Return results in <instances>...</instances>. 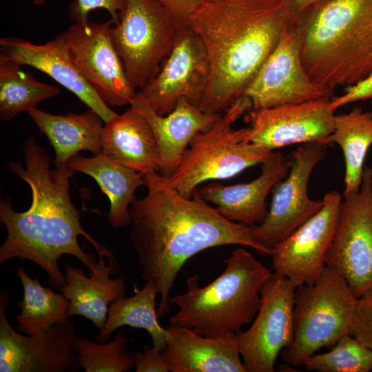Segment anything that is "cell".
<instances>
[{
	"label": "cell",
	"mask_w": 372,
	"mask_h": 372,
	"mask_svg": "<svg viewBox=\"0 0 372 372\" xmlns=\"http://www.w3.org/2000/svg\"><path fill=\"white\" fill-rule=\"evenodd\" d=\"M149 124L158 147L159 174L169 176L178 165L193 137L209 129L221 114L202 111L186 99H181L168 114L154 110L138 91L132 104Z\"/></svg>",
	"instance_id": "21"
},
{
	"label": "cell",
	"mask_w": 372,
	"mask_h": 372,
	"mask_svg": "<svg viewBox=\"0 0 372 372\" xmlns=\"http://www.w3.org/2000/svg\"><path fill=\"white\" fill-rule=\"evenodd\" d=\"M181 24L187 23L190 15L203 0H156Z\"/></svg>",
	"instance_id": "36"
},
{
	"label": "cell",
	"mask_w": 372,
	"mask_h": 372,
	"mask_svg": "<svg viewBox=\"0 0 372 372\" xmlns=\"http://www.w3.org/2000/svg\"><path fill=\"white\" fill-rule=\"evenodd\" d=\"M302 63L333 91L372 74V0H317L299 13Z\"/></svg>",
	"instance_id": "4"
},
{
	"label": "cell",
	"mask_w": 372,
	"mask_h": 372,
	"mask_svg": "<svg viewBox=\"0 0 372 372\" xmlns=\"http://www.w3.org/2000/svg\"><path fill=\"white\" fill-rule=\"evenodd\" d=\"M371 105H372V104H371Z\"/></svg>",
	"instance_id": "38"
},
{
	"label": "cell",
	"mask_w": 372,
	"mask_h": 372,
	"mask_svg": "<svg viewBox=\"0 0 372 372\" xmlns=\"http://www.w3.org/2000/svg\"><path fill=\"white\" fill-rule=\"evenodd\" d=\"M329 99L252 110L245 140L273 151L296 143L330 145L335 112Z\"/></svg>",
	"instance_id": "16"
},
{
	"label": "cell",
	"mask_w": 372,
	"mask_h": 372,
	"mask_svg": "<svg viewBox=\"0 0 372 372\" xmlns=\"http://www.w3.org/2000/svg\"><path fill=\"white\" fill-rule=\"evenodd\" d=\"M23 154L25 167L15 161H10L8 166L30 187L32 203L23 212L12 209L10 198L0 203V220L7 231L0 247V265L15 258L32 261L45 272L49 285L60 290L66 285L58 264L63 255L76 258L88 272L97 262L94 254L81 247L80 235L92 243L99 256L116 264L111 250L95 240L81 225L80 212L70 194V179L76 172L67 165L50 169V155L33 136L25 142Z\"/></svg>",
	"instance_id": "2"
},
{
	"label": "cell",
	"mask_w": 372,
	"mask_h": 372,
	"mask_svg": "<svg viewBox=\"0 0 372 372\" xmlns=\"http://www.w3.org/2000/svg\"><path fill=\"white\" fill-rule=\"evenodd\" d=\"M330 142L340 146L344 158L342 196L358 192L366 155L372 145V112L356 107L349 112L335 114Z\"/></svg>",
	"instance_id": "26"
},
{
	"label": "cell",
	"mask_w": 372,
	"mask_h": 372,
	"mask_svg": "<svg viewBox=\"0 0 372 372\" xmlns=\"http://www.w3.org/2000/svg\"><path fill=\"white\" fill-rule=\"evenodd\" d=\"M207 78L204 47L187 23L180 26L174 48L157 74L138 92L154 110L164 116L181 99L198 107Z\"/></svg>",
	"instance_id": "17"
},
{
	"label": "cell",
	"mask_w": 372,
	"mask_h": 372,
	"mask_svg": "<svg viewBox=\"0 0 372 372\" xmlns=\"http://www.w3.org/2000/svg\"><path fill=\"white\" fill-rule=\"evenodd\" d=\"M157 294L158 290L154 282L147 281L133 296L123 297L113 302L104 326L95 335L96 340L107 342L117 329L129 326L147 331L152 338L153 346L162 351L166 346L167 331L158 322L156 308Z\"/></svg>",
	"instance_id": "27"
},
{
	"label": "cell",
	"mask_w": 372,
	"mask_h": 372,
	"mask_svg": "<svg viewBox=\"0 0 372 372\" xmlns=\"http://www.w3.org/2000/svg\"><path fill=\"white\" fill-rule=\"evenodd\" d=\"M343 198L338 190L322 198L321 209L271 249L274 273L296 287L315 282L326 267Z\"/></svg>",
	"instance_id": "15"
},
{
	"label": "cell",
	"mask_w": 372,
	"mask_h": 372,
	"mask_svg": "<svg viewBox=\"0 0 372 372\" xmlns=\"http://www.w3.org/2000/svg\"><path fill=\"white\" fill-rule=\"evenodd\" d=\"M372 99V74L355 85L346 87L344 92L330 100V109L335 112L338 108L358 101Z\"/></svg>",
	"instance_id": "35"
},
{
	"label": "cell",
	"mask_w": 372,
	"mask_h": 372,
	"mask_svg": "<svg viewBox=\"0 0 372 372\" xmlns=\"http://www.w3.org/2000/svg\"><path fill=\"white\" fill-rule=\"evenodd\" d=\"M46 0H34L36 5H41ZM125 8V0H76L71 5V15L74 22H88V14L96 9H105L111 16L114 23Z\"/></svg>",
	"instance_id": "32"
},
{
	"label": "cell",
	"mask_w": 372,
	"mask_h": 372,
	"mask_svg": "<svg viewBox=\"0 0 372 372\" xmlns=\"http://www.w3.org/2000/svg\"><path fill=\"white\" fill-rule=\"evenodd\" d=\"M224 262V271L209 285L200 287L195 275L186 280L183 293L169 298V304L179 309L169 319L170 325L220 338L238 334L254 320L261 304L260 291L272 272L244 247L234 250Z\"/></svg>",
	"instance_id": "5"
},
{
	"label": "cell",
	"mask_w": 372,
	"mask_h": 372,
	"mask_svg": "<svg viewBox=\"0 0 372 372\" xmlns=\"http://www.w3.org/2000/svg\"><path fill=\"white\" fill-rule=\"evenodd\" d=\"M317 0H291L293 6L298 13L301 12Z\"/></svg>",
	"instance_id": "37"
},
{
	"label": "cell",
	"mask_w": 372,
	"mask_h": 372,
	"mask_svg": "<svg viewBox=\"0 0 372 372\" xmlns=\"http://www.w3.org/2000/svg\"><path fill=\"white\" fill-rule=\"evenodd\" d=\"M333 94L334 91L316 83L305 70L296 23L282 37L242 96L249 100L252 110H258L320 99H331Z\"/></svg>",
	"instance_id": "14"
},
{
	"label": "cell",
	"mask_w": 372,
	"mask_h": 372,
	"mask_svg": "<svg viewBox=\"0 0 372 372\" xmlns=\"http://www.w3.org/2000/svg\"><path fill=\"white\" fill-rule=\"evenodd\" d=\"M303 365L318 372H369L372 370V349L347 334L329 351L307 358Z\"/></svg>",
	"instance_id": "31"
},
{
	"label": "cell",
	"mask_w": 372,
	"mask_h": 372,
	"mask_svg": "<svg viewBox=\"0 0 372 372\" xmlns=\"http://www.w3.org/2000/svg\"><path fill=\"white\" fill-rule=\"evenodd\" d=\"M326 147L307 143L292 152L289 172L272 189L266 218L260 224L251 226L257 240L271 251L322 207V198L313 200L309 197L308 184L313 169L326 156Z\"/></svg>",
	"instance_id": "13"
},
{
	"label": "cell",
	"mask_w": 372,
	"mask_h": 372,
	"mask_svg": "<svg viewBox=\"0 0 372 372\" xmlns=\"http://www.w3.org/2000/svg\"><path fill=\"white\" fill-rule=\"evenodd\" d=\"M104 257L99 256V261L88 276L81 269L66 265V285L60 289L70 301L69 318L83 316L99 330L106 322L110 304L124 297L126 288L123 279L110 278L118 268L110 262L106 265Z\"/></svg>",
	"instance_id": "22"
},
{
	"label": "cell",
	"mask_w": 372,
	"mask_h": 372,
	"mask_svg": "<svg viewBox=\"0 0 372 372\" xmlns=\"http://www.w3.org/2000/svg\"><path fill=\"white\" fill-rule=\"evenodd\" d=\"M112 19L74 22L59 37L73 64L108 106L130 105L137 92L112 42Z\"/></svg>",
	"instance_id": "10"
},
{
	"label": "cell",
	"mask_w": 372,
	"mask_h": 372,
	"mask_svg": "<svg viewBox=\"0 0 372 372\" xmlns=\"http://www.w3.org/2000/svg\"><path fill=\"white\" fill-rule=\"evenodd\" d=\"M326 266L336 270L358 298L372 289V167L360 190L343 196Z\"/></svg>",
	"instance_id": "9"
},
{
	"label": "cell",
	"mask_w": 372,
	"mask_h": 372,
	"mask_svg": "<svg viewBox=\"0 0 372 372\" xmlns=\"http://www.w3.org/2000/svg\"><path fill=\"white\" fill-rule=\"evenodd\" d=\"M351 334L372 349V289L357 300Z\"/></svg>",
	"instance_id": "33"
},
{
	"label": "cell",
	"mask_w": 372,
	"mask_h": 372,
	"mask_svg": "<svg viewBox=\"0 0 372 372\" xmlns=\"http://www.w3.org/2000/svg\"><path fill=\"white\" fill-rule=\"evenodd\" d=\"M166 329V346L161 352L170 371L247 372L236 335L209 338L187 327L169 324Z\"/></svg>",
	"instance_id": "20"
},
{
	"label": "cell",
	"mask_w": 372,
	"mask_h": 372,
	"mask_svg": "<svg viewBox=\"0 0 372 372\" xmlns=\"http://www.w3.org/2000/svg\"><path fill=\"white\" fill-rule=\"evenodd\" d=\"M357 300L345 279L327 266L315 282L297 287L293 338L282 351L287 364L303 365L320 349L351 334Z\"/></svg>",
	"instance_id": "7"
},
{
	"label": "cell",
	"mask_w": 372,
	"mask_h": 372,
	"mask_svg": "<svg viewBox=\"0 0 372 372\" xmlns=\"http://www.w3.org/2000/svg\"><path fill=\"white\" fill-rule=\"evenodd\" d=\"M16 276L23 289V299L18 303L21 311L15 318L20 333L37 335L69 318L70 301L62 293L43 286L37 277L30 278L22 267L17 269Z\"/></svg>",
	"instance_id": "28"
},
{
	"label": "cell",
	"mask_w": 372,
	"mask_h": 372,
	"mask_svg": "<svg viewBox=\"0 0 372 372\" xmlns=\"http://www.w3.org/2000/svg\"><path fill=\"white\" fill-rule=\"evenodd\" d=\"M28 113L53 147L56 167L67 165L70 158L83 150L94 155L102 152L103 121L93 110L89 109L81 114L63 116L34 107Z\"/></svg>",
	"instance_id": "24"
},
{
	"label": "cell",
	"mask_w": 372,
	"mask_h": 372,
	"mask_svg": "<svg viewBox=\"0 0 372 372\" xmlns=\"http://www.w3.org/2000/svg\"><path fill=\"white\" fill-rule=\"evenodd\" d=\"M296 288L274 272L262 287L260 307L251 325L236 334L247 372H273L279 353L291 342Z\"/></svg>",
	"instance_id": "11"
},
{
	"label": "cell",
	"mask_w": 372,
	"mask_h": 372,
	"mask_svg": "<svg viewBox=\"0 0 372 372\" xmlns=\"http://www.w3.org/2000/svg\"><path fill=\"white\" fill-rule=\"evenodd\" d=\"M0 52L21 65L31 66L50 76L95 112L105 123L118 116L76 69L59 36L44 44L14 37H1Z\"/></svg>",
	"instance_id": "19"
},
{
	"label": "cell",
	"mask_w": 372,
	"mask_h": 372,
	"mask_svg": "<svg viewBox=\"0 0 372 372\" xmlns=\"http://www.w3.org/2000/svg\"><path fill=\"white\" fill-rule=\"evenodd\" d=\"M249 110H252L250 102L242 96L209 129L197 133L174 172L165 177L167 183L180 195L189 198L202 183L227 179L261 164L272 150L247 142L246 127L236 130L232 127Z\"/></svg>",
	"instance_id": "6"
},
{
	"label": "cell",
	"mask_w": 372,
	"mask_h": 372,
	"mask_svg": "<svg viewBox=\"0 0 372 372\" xmlns=\"http://www.w3.org/2000/svg\"><path fill=\"white\" fill-rule=\"evenodd\" d=\"M128 344L125 333L118 331L108 342L78 338L74 349L85 372H128L134 367L132 351L125 353Z\"/></svg>",
	"instance_id": "30"
},
{
	"label": "cell",
	"mask_w": 372,
	"mask_h": 372,
	"mask_svg": "<svg viewBox=\"0 0 372 372\" xmlns=\"http://www.w3.org/2000/svg\"><path fill=\"white\" fill-rule=\"evenodd\" d=\"M67 165L76 172L93 178L108 198L110 207L107 221L111 227L121 228L130 224L129 208L136 190L145 185L143 174L102 152L92 157L78 154L69 160Z\"/></svg>",
	"instance_id": "25"
},
{
	"label": "cell",
	"mask_w": 372,
	"mask_h": 372,
	"mask_svg": "<svg viewBox=\"0 0 372 372\" xmlns=\"http://www.w3.org/2000/svg\"><path fill=\"white\" fill-rule=\"evenodd\" d=\"M102 153L145 175L159 172L160 157L154 134L132 105L109 123L101 133Z\"/></svg>",
	"instance_id": "23"
},
{
	"label": "cell",
	"mask_w": 372,
	"mask_h": 372,
	"mask_svg": "<svg viewBox=\"0 0 372 372\" xmlns=\"http://www.w3.org/2000/svg\"><path fill=\"white\" fill-rule=\"evenodd\" d=\"M182 25L156 0H125L124 10L112 25L110 34L136 90H142L157 74Z\"/></svg>",
	"instance_id": "8"
},
{
	"label": "cell",
	"mask_w": 372,
	"mask_h": 372,
	"mask_svg": "<svg viewBox=\"0 0 372 372\" xmlns=\"http://www.w3.org/2000/svg\"><path fill=\"white\" fill-rule=\"evenodd\" d=\"M60 90L37 81L21 65L0 52V117L10 121L18 114L37 107L41 101L55 96Z\"/></svg>",
	"instance_id": "29"
},
{
	"label": "cell",
	"mask_w": 372,
	"mask_h": 372,
	"mask_svg": "<svg viewBox=\"0 0 372 372\" xmlns=\"http://www.w3.org/2000/svg\"><path fill=\"white\" fill-rule=\"evenodd\" d=\"M260 165V174L249 183L228 186L211 183L196 190L205 201L215 204L225 218L247 226L260 224L269 211L266 198L287 177L291 161L280 152L272 151Z\"/></svg>",
	"instance_id": "18"
},
{
	"label": "cell",
	"mask_w": 372,
	"mask_h": 372,
	"mask_svg": "<svg viewBox=\"0 0 372 372\" xmlns=\"http://www.w3.org/2000/svg\"><path fill=\"white\" fill-rule=\"evenodd\" d=\"M298 14L291 0H203L187 21L208 64L198 107L222 114L241 98Z\"/></svg>",
	"instance_id": "3"
},
{
	"label": "cell",
	"mask_w": 372,
	"mask_h": 372,
	"mask_svg": "<svg viewBox=\"0 0 372 372\" xmlns=\"http://www.w3.org/2000/svg\"><path fill=\"white\" fill-rule=\"evenodd\" d=\"M147 194L130 204L132 245L142 268V279L154 282L160 295L158 318L170 309L169 298L185 263L212 247L237 245L260 254L271 251L256 238L252 227L231 221L209 206L195 190L180 195L158 172L144 175Z\"/></svg>",
	"instance_id": "1"
},
{
	"label": "cell",
	"mask_w": 372,
	"mask_h": 372,
	"mask_svg": "<svg viewBox=\"0 0 372 372\" xmlns=\"http://www.w3.org/2000/svg\"><path fill=\"white\" fill-rule=\"evenodd\" d=\"M9 299L8 292L0 293V372L78 371L75 324L68 318L43 333L21 335L8 319Z\"/></svg>",
	"instance_id": "12"
},
{
	"label": "cell",
	"mask_w": 372,
	"mask_h": 372,
	"mask_svg": "<svg viewBox=\"0 0 372 372\" xmlns=\"http://www.w3.org/2000/svg\"><path fill=\"white\" fill-rule=\"evenodd\" d=\"M136 372H168L169 366L162 352L154 346H145L143 353L132 351Z\"/></svg>",
	"instance_id": "34"
}]
</instances>
